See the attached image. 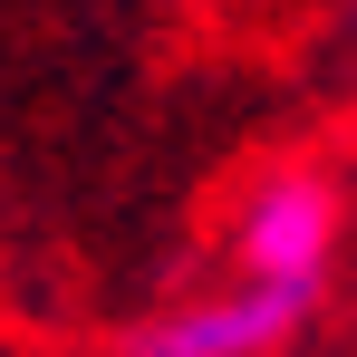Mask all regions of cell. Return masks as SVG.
Here are the masks:
<instances>
[{
    "label": "cell",
    "mask_w": 357,
    "mask_h": 357,
    "mask_svg": "<svg viewBox=\"0 0 357 357\" xmlns=\"http://www.w3.org/2000/svg\"><path fill=\"white\" fill-rule=\"evenodd\" d=\"M309 309H319V290H290V280H222V290H193L174 299L165 319H145L135 338H126V357H280L309 328Z\"/></svg>",
    "instance_id": "6da1fadb"
},
{
    "label": "cell",
    "mask_w": 357,
    "mask_h": 357,
    "mask_svg": "<svg viewBox=\"0 0 357 357\" xmlns=\"http://www.w3.org/2000/svg\"><path fill=\"white\" fill-rule=\"evenodd\" d=\"M328 261H338V193L319 174H271L251 183L232 222V271L241 280H290V290H328Z\"/></svg>",
    "instance_id": "7a4b0ae2"
}]
</instances>
